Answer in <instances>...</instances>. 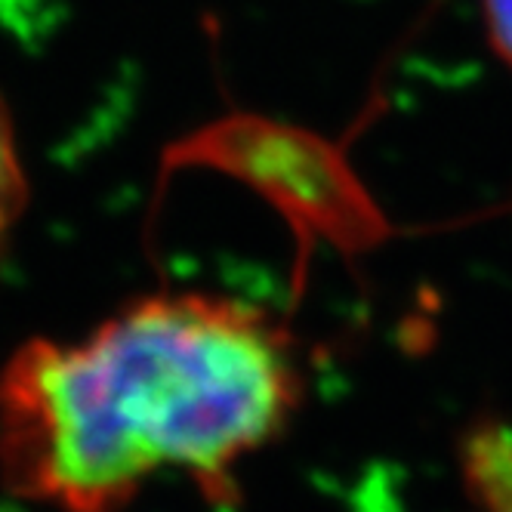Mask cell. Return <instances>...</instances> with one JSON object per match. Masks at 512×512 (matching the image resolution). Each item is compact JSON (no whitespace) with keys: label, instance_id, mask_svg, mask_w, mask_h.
Masks as SVG:
<instances>
[{"label":"cell","instance_id":"6da1fadb","mask_svg":"<svg viewBox=\"0 0 512 512\" xmlns=\"http://www.w3.org/2000/svg\"><path fill=\"white\" fill-rule=\"evenodd\" d=\"M297 343L232 297L149 294L81 340H28L0 371V479L56 512H121L161 472L216 506L294 420Z\"/></svg>","mask_w":512,"mask_h":512},{"label":"cell","instance_id":"7a4b0ae2","mask_svg":"<svg viewBox=\"0 0 512 512\" xmlns=\"http://www.w3.org/2000/svg\"><path fill=\"white\" fill-rule=\"evenodd\" d=\"M469 512H512V429L482 420L460 448Z\"/></svg>","mask_w":512,"mask_h":512},{"label":"cell","instance_id":"3957f363","mask_svg":"<svg viewBox=\"0 0 512 512\" xmlns=\"http://www.w3.org/2000/svg\"><path fill=\"white\" fill-rule=\"evenodd\" d=\"M28 204V179L25 164L19 155L16 127L7 112V102L0 99V260H4V247L22 219V210Z\"/></svg>","mask_w":512,"mask_h":512},{"label":"cell","instance_id":"277c9868","mask_svg":"<svg viewBox=\"0 0 512 512\" xmlns=\"http://www.w3.org/2000/svg\"><path fill=\"white\" fill-rule=\"evenodd\" d=\"M482 13L494 53L512 68V0H482Z\"/></svg>","mask_w":512,"mask_h":512}]
</instances>
